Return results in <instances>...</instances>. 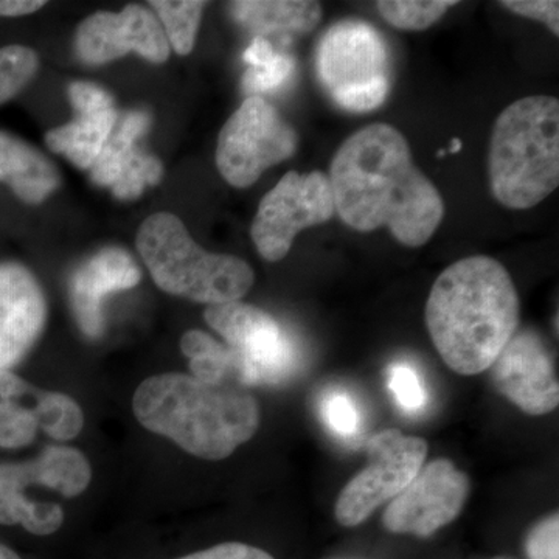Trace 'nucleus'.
<instances>
[{
    "label": "nucleus",
    "instance_id": "f257e3e1",
    "mask_svg": "<svg viewBox=\"0 0 559 559\" xmlns=\"http://www.w3.org/2000/svg\"><path fill=\"white\" fill-rule=\"evenodd\" d=\"M334 209L349 229L388 227L407 248H421L439 229L444 202L414 164L406 138L388 123L360 128L330 165Z\"/></svg>",
    "mask_w": 559,
    "mask_h": 559
},
{
    "label": "nucleus",
    "instance_id": "f03ea898",
    "mask_svg": "<svg viewBox=\"0 0 559 559\" xmlns=\"http://www.w3.org/2000/svg\"><path fill=\"white\" fill-rule=\"evenodd\" d=\"M520 323V299L509 271L474 255L447 267L430 289L426 326L455 373L473 377L498 359Z\"/></svg>",
    "mask_w": 559,
    "mask_h": 559
},
{
    "label": "nucleus",
    "instance_id": "7ed1b4c3",
    "mask_svg": "<svg viewBox=\"0 0 559 559\" xmlns=\"http://www.w3.org/2000/svg\"><path fill=\"white\" fill-rule=\"evenodd\" d=\"M132 411L143 428L212 462L229 457L260 426L259 403L240 385L207 384L182 373L143 381Z\"/></svg>",
    "mask_w": 559,
    "mask_h": 559
},
{
    "label": "nucleus",
    "instance_id": "20e7f679",
    "mask_svg": "<svg viewBox=\"0 0 559 559\" xmlns=\"http://www.w3.org/2000/svg\"><path fill=\"white\" fill-rule=\"evenodd\" d=\"M489 189L510 210H527L559 186V102L530 95L511 103L489 140Z\"/></svg>",
    "mask_w": 559,
    "mask_h": 559
},
{
    "label": "nucleus",
    "instance_id": "39448f33",
    "mask_svg": "<svg viewBox=\"0 0 559 559\" xmlns=\"http://www.w3.org/2000/svg\"><path fill=\"white\" fill-rule=\"evenodd\" d=\"M138 250L162 290L209 307L242 299L255 282L245 260L200 248L171 213L143 221Z\"/></svg>",
    "mask_w": 559,
    "mask_h": 559
},
{
    "label": "nucleus",
    "instance_id": "423d86ee",
    "mask_svg": "<svg viewBox=\"0 0 559 559\" xmlns=\"http://www.w3.org/2000/svg\"><path fill=\"white\" fill-rule=\"evenodd\" d=\"M316 73L342 109L370 112L388 100L392 86L388 43L369 22H336L320 36Z\"/></svg>",
    "mask_w": 559,
    "mask_h": 559
},
{
    "label": "nucleus",
    "instance_id": "0eeeda50",
    "mask_svg": "<svg viewBox=\"0 0 559 559\" xmlns=\"http://www.w3.org/2000/svg\"><path fill=\"white\" fill-rule=\"evenodd\" d=\"M92 479L83 452L69 447H47L27 462L0 463V524L22 525L36 536L60 530L64 511L58 503H33L31 488L53 489L62 498L80 496Z\"/></svg>",
    "mask_w": 559,
    "mask_h": 559
},
{
    "label": "nucleus",
    "instance_id": "6e6552de",
    "mask_svg": "<svg viewBox=\"0 0 559 559\" xmlns=\"http://www.w3.org/2000/svg\"><path fill=\"white\" fill-rule=\"evenodd\" d=\"M204 319L234 353L240 388L282 384L299 367L296 342L266 311L238 300L210 305Z\"/></svg>",
    "mask_w": 559,
    "mask_h": 559
},
{
    "label": "nucleus",
    "instance_id": "1a4fd4ad",
    "mask_svg": "<svg viewBox=\"0 0 559 559\" xmlns=\"http://www.w3.org/2000/svg\"><path fill=\"white\" fill-rule=\"evenodd\" d=\"M299 146L296 130L263 97H248L224 123L216 167L235 189L253 186L267 168L290 159Z\"/></svg>",
    "mask_w": 559,
    "mask_h": 559
},
{
    "label": "nucleus",
    "instance_id": "9d476101",
    "mask_svg": "<svg viewBox=\"0 0 559 559\" xmlns=\"http://www.w3.org/2000/svg\"><path fill=\"white\" fill-rule=\"evenodd\" d=\"M333 190L325 173L288 171L264 194L253 218V245L264 260L275 263L288 255L297 235L333 218Z\"/></svg>",
    "mask_w": 559,
    "mask_h": 559
},
{
    "label": "nucleus",
    "instance_id": "9b49d317",
    "mask_svg": "<svg viewBox=\"0 0 559 559\" xmlns=\"http://www.w3.org/2000/svg\"><path fill=\"white\" fill-rule=\"evenodd\" d=\"M369 465L342 489L336 520L344 527L362 524L378 507L395 499L423 468L428 443L390 429L377 433L367 444Z\"/></svg>",
    "mask_w": 559,
    "mask_h": 559
},
{
    "label": "nucleus",
    "instance_id": "f8f14e48",
    "mask_svg": "<svg viewBox=\"0 0 559 559\" xmlns=\"http://www.w3.org/2000/svg\"><path fill=\"white\" fill-rule=\"evenodd\" d=\"M468 491V477L451 460H433L392 499L382 524L396 535L429 538L459 516Z\"/></svg>",
    "mask_w": 559,
    "mask_h": 559
},
{
    "label": "nucleus",
    "instance_id": "ddd939ff",
    "mask_svg": "<svg viewBox=\"0 0 559 559\" xmlns=\"http://www.w3.org/2000/svg\"><path fill=\"white\" fill-rule=\"evenodd\" d=\"M75 51L87 66L106 64L130 51L162 64L170 58L171 47L159 20L143 7L130 5L120 13L98 11L81 22Z\"/></svg>",
    "mask_w": 559,
    "mask_h": 559
},
{
    "label": "nucleus",
    "instance_id": "4468645a",
    "mask_svg": "<svg viewBox=\"0 0 559 559\" xmlns=\"http://www.w3.org/2000/svg\"><path fill=\"white\" fill-rule=\"evenodd\" d=\"M489 369L496 388L528 415H547L558 407L559 384L546 342L532 330L514 333Z\"/></svg>",
    "mask_w": 559,
    "mask_h": 559
},
{
    "label": "nucleus",
    "instance_id": "2eb2a0df",
    "mask_svg": "<svg viewBox=\"0 0 559 559\" xmlns=\"http://www.w3.org/2000/svg\"><path fill=\"white\" fill-rule=\"evenodd\" d=\"M46 319L47 301L35 275L20 263L0 264V371L27 355Z\"/></svg>",
    "mask_w": 559,
    "mask_h": 559
},
{
    "label": "nucleus",
    "instance_id": "dca6fc26",
    "mask_svg": "<svg viewBox=\"0 0 559 559\" xmlns=\"http://www.w3.org/2000/svg\"><path fill=\"white\" fill-rule=\"evenodd\" d=\"M140 280L142 272L127 250L102 249L84 261L69 282L70 305L80 330L90 340H98L105 331L103 301L109 294L134 288Z\"/></svg>",
    "mask_w": 559,
    "mask_h": 559
},
{
    "label": "nucleus",
    "instance_id": "f3484780",
    "mask_svg": "<svg viewBox=\"0 0 559 559\" xmlns=\"http://www.w3.org/2000/svg\"><path fill=\"white\" fill-rule=\"evenodd\" d=\"M75 120L46 134L50 151L68 157L81 170H91L117 124L114 98L97 84L75 81L69 86Z\"/></svg>",
    "mask_w": 559,
    "mask_h": 559
},
{
    "label": "nucleus",
    "instance_id": "a211bd4d",
    "mask_svg": "<svg viewBox=\"0 0 559 559\" xmlns=\"http://www.w3.org/2000/svg\"><path fill=\"white\" fill-rule=\"evenodd\" d=\"M0 182H5L25 204L38 205L61 186V176L38 150L0 131Z\"/></svg>",
    "mask_w": 559,
    "mask_h": 559
},
{
    "label": "nucleus",
    "instance_id": "6ab92c4d",
    "mask_svg": "<svg viewBox=\"0 0 559 559\" xmlns=\"http://www.w3.org/2000/svg\"><path fill=\"white\" fill-rule=\"evenodd\" d=\"M231 17L255 36L310 33L322 20V5L307 0H241L229 5Z\"/></svg>",
    "mask_w": 559,
    "mask_h": 559
},
{
    "label": "nucleus",
    "instance_id": "aec40b11",
    "mask_svg": "<svg viewBox=\"0 0 559 559\" xmlns=\"http://www.w3.org/2000/svg\"><path fill=\"white\" fill-rule=\"evenodd\" d=\"M44 393L13 371H0V448L20 450L35 440Z\"/></svg>",
    "mask_w": 559,
    "mask_h": 559
},
{
    "label": "nucleus",
    "instance_id": "412c9836",
    "mask_svg": "<svg viewBox=\"0 0 559 559\" xmlns=\"http://www.w3.org/2000/svg\"><path fill=\"white\" fill-rule=\"evenodd\" d=\"M150 123L151 117L143 110H131L121 119L91 167V178L95 183L112 187L123 171L138 160L142 151L135 142L148 131Z\"/></svg>",
    "mask_w": 559,
    "mask_h": 559
},
{
    "label": "nucleus",
    "instance_id": "4be33fe9",
    "mask_svg": "<svg viewBox=\"0 0 559 559\" xmlns=\"http://www.w3.org/2000/svg\"><path fill=\"white\" fill-rule=\"evenodd\" d=\"M180 349L190 360L191 377L207 384H235L237 364L227 345L219 344L204 331H189L180 340Z\"/></svg>",
    "mask_w": 559,
    "mask_h": 559
},
{
    "label": "nucleus",
    "instance_id": "5701e85b",
    "mask_svg": "<svg viewBox=\"0 0 559 559\" xmlns=\"http://www.w3.org/2000/svg\"><path fill=\"white\" fill-rule=\"evenodd\" d=\"M159 16L168 44L180 57L193 51L194 40L200 31L202 13L207 3L200 0H154L150 3Z\"/></svg>",
    "mask_w": 559,
    "mask_h": 559
},
{
    "label": "nucleus",
    "instance_id": "b1692460",
    "mask_svg": "<svg viewBox=\"0 0 559 559\" xmlns=\"http://www.w3.org/2000/svg\"><path fill=\"white\" fill-rule=\"evenodd\" d=\"M457 5L454 0H381L378 11L392 27L407 32L428 31Z\"/></svg>",
    "mask_w": 559,
    "mask_h": 559
},
{
    "label": "nucleus",
    "instance_id": "393cba45",
    "mask_svg": "<svg viewBox=\"0 0 559 559\" xmlns=\"http://www.w3.org/2000/svg\"><path fill=\"white\" fill-rule=\"evenodd\" d=\"M38 70L39 57L31 47L21 44L0 47V106L21 94Z\"/></svg>",
    "mask_w": 559,
    "mask_h": 559
},
{
    "label": "nucleus",
    "instance_id": "a878e982",
    "mask_svg": "<svg viewBox=\"0 0 559 559\" xmlns=\"http://www.w3.org/2000/svg\"><path fill=\"white\" fill-rule=\"evenodd\" d=\"M84 426L83 411L70 396L60 392L44 393L40 430L58 441L75 439Z\"/></svg>",
    "mask_w": 559,
    "mask_h": 559
},
{
    "label": "nucleus",
    "instance_id": "bb28decb",
    "mask_svg": "<svg viewBox=\"0 0 559 559\" xmlns=\"http://www.w3.org/2000/svg\"><path fill=\"white\" fill-rule=\"evenodd\" d=\"M320 417L326 428L342 440H352L360 432L362 417L355 396L341 389L323 393L319 404Z\"/></svg>",
    "mask_w": 559,
    "mask_h": 559
},
{
    "label": "nucleus",
    "instance_id": "cd10ccee",
    "mask_svg": "<svg viewBox=\"0 0 559 559\" xmlns=\"http://www.w3.org/2000/svg\"><path fill=\"white\" fill-rule=\"evenodd\" d=\"M389 388L396 404L409 415L425 411L429 403L428 390L418 370L407 362H395L389 369Z\"/></svg>",
    "mask_w": 559,
    "mask_h": 559
},
{
    "label": "nucleus",
    "instance_id": "c85d7f7f",
    "mask_svg": "<svg viewBox=\"0 0 559 559\" xmlns=\"http://www.w3.org/2000/svg\"><path fill=\"white\" fill-rule=\"evenodd\" d=\"M296 61L290 55L275 53L272 60L259 68H249L242 76V90L249 97H261L260 94L278 90L293 75Z\"/></svg>",
    "mask_w": 559,
    "mask_h": 559
},
{
    "label": "nucleus",
    "instance_id": "c756f323",
    "mask_svg": "<svg viewBox=\"0 0 559 559\" xmlns=\"http://www.w3.org/2000/svg\"><path fill=\"white\" fill-rule=\"evenodd\" d=\"M162 176H164L162 162L157 157L142 153L110 189L114 197L121 201L138 200L146 187L159 183Z\"/></svg>",
    "mask_w": 559,
    "mask_h": 559
},
{
    "label": "nucleus",
    "instance_id": "7c9ffc66",
    "mask_svg": "<svg viewBox=\"0 0 559 559\" xmlns=\"http://www.w3.org/2000/svg\"><path fill=\"white\" fill-rule=\"evenodd\" d=\"M528 559H559V520L551 514L530 532L525 544Z\"/></svg>",
    "mask_w": 559,
    "mask_h": 559
},
{
    "label": "nucleus",
    "instance_id": "2f4dec72",
    "mask_svg": "<svg viewBox=\"0 0 559 559\" xmlns=\"http://www.w3.org/2000/svg\"><path fill=\"white\" fill-rule=\"evenodd\" d=\"M499 5L522 17L543 22L555 36H559V2L557 0H506Z\"/></svg>",
    "mask_w": 559,
    "mask_h": 559
},
{
    "label": "nucleus",
    "instance_id": "473e14b6",
    "mask_svg": "<svg viewBox=\"0 0 559 559\" xmlns=\"http://www.w3.org/2000/svg\"><path fill=\"white\" fill-rule=\"evenodd\" d=\"M178 559H274L267 551L242 543H224Z\"/></svg>",
    "mask_w": 559,
    "mask_h": 559
},
{
    "label": "nucleus",
    "instance_id": "72a5a7b5",
    "mask_svg": "<svg viewBox=\"0 0 559 559\" xmlns=\"http://www.w3.org/2000/svg\"><path fill=\"white\" fill-rule=\"evenodd\" d=\"M275 53H277V51H275L270 40L261 38V36H255L248 49H246L245 55H242V60L248 62L249 68H259V66H263L264 62L272 60Z\"/></svg>",
    "mask_w": 559,
    "mask_h": 559
},
{
    "label": "nucleus",
    "instance_id": "f704fd0d",
    "mask_svg": "<svg viewBox=\"0 0 559 559\" xmlns=\"http://www.w3.org/2000/svg\"><path fill=\"white\" fill-rule=\"evenodd\" d=\"M46 5L40 0H0V17H21L36 13Z\"/></svg>",
    "mask_w": 559,
    "mask_h": 559
},
{
    "label": "nucleus",
    "instance_id": "c9c22d12",
    "mask_svg": "<svg viewBox=\"0 0 559 559\" xmlns=\"http://www.w3.org/2000/svg\"><path fill=\"white\" fill-rule=\"evenodd\" d=\"M0 559H21L16 551L10 549V547L0 544Z\"/></svg>",
    "mask_w": 559,
    "mask_h": 559
},
{
    "label": "nucleus",
    "instance_id": "e433bc0d",
    "mask_svg": "<svg viewBox=\"0 0 559 559\" xmlns=\"http://www.w3.org/2000/svg\"><path fill=\"white\" fill-rule=\"evenodd\" d=\"M462 148V142H460V140H454V142H452V146H451V153H457V151Z\"/></svg>",
    "mask_w": 559,
    "mask_h": 559
}]
</instances>
